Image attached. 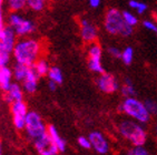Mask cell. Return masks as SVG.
Returning <instances> with one entry per match:
<instances>
[{
	"label": "cell",
	"mask_w": 157,
	"mask_h": 155,
	"mask_svg": "<svg viewBox=\"0 0 157 155\" xmlns=\"http://www.w3.org/2000/svg\"><path fill=\"white\" fill-rule=\"evenodd\" d=\"M41 52V45L37 39L22 38L16 42V45L12 51L16 63L33 68V64L39 60Z\"/></svg>",
	"instance_id": "1"
},
{
	"label": "cell",
	"mask_w": 157,
	"mask_h": 155,
	"mask_svg": "<svg viewBox=\"0 0 157 155\" xmlns=\"http://www.w3.org/2000/svg\"><path fill=\"white\" fill-rule=\"evenodd\" d=\"M117 128L121 136L129 141L135 147L145 145L147 141V133L140 123L134 120H123L119 122Z\"/></svg>",
	"instance_id": "2"
},
{
	"label": "cell",
	"mask_w": 157,
	"mask_h": 155,
	"mask_svg": "<svg viewBox=\"0 0 157 155\" xmlns=\"http://www.w3.org/2000/svg\"><path fill=\"white\" fill-rule=\"evenodd\" d=\"M104 27L109 34H118L121 37H129L133 34L134 28L129 27L123 19L121 11L117 8H109L105 15Z\"/></svg>",
	"instance_id": "3"
},
{
	"label": "cell",
	"mask_w": 157,
	"mask_h": 155,
	"mask_svg": "<svg viewBox=\"0 0 157 155\" xmlns=\"http://www.w3.org/2000/svg\"><path fill=\"white\" fill-rule=\"evenodd\" d=\"M121 110L126 115L136 121V122L144 124L151 120V114L146 110L144 102L139 101L137 98H128L125 99L121 104Z\"/></svg>",
	"instance_id": "4"
},
{
	"label": "cell",
	"mask_w": 157,
	"mask_h": 155,
	"mask_svg": "<svg viewBox=\"0 0 157 155\" xmlns=\"http://www.w3.org/2000/svg\"><path fill=\"white\" fill-rule=\"evenodd\" d=\"M47 128L45 121L42 120L39 113L36 111H29L26 116V125H25V131L27 135L31 140H37L42 135L47 134Z\"/></svg>",
	"instance_id": "5"
},
{
	"label": "cell",
	"mask_w": 157,
	"mask_h": 155,
	"mask_svg": "<svg viewBox=\"0 0 157 155\" xmlns=\"http://www.w3.org/2000/svg\"><path fill=\"white\" fill-rule=\"evenodd\" d=\"M8 22H9V27L16 33V36H28L36 30V24L33 20L19 15V13H16V12L9 16Z\"/></svg>",
	"instance_id": "6"
},
{
	"label": "cell",
	"mask_w": 157,
	"mask_h": 155,
	"mask_svg": "<svg viewBox=\"0 0 157 155\" xmlns=\"http://www.w3.org/2000/svg\"><path fill=\"white\" fill-rule=\"evenodd\" d=\"M11 112H12V121L13 125L17 130H25L26 125V116L28 114V106L26 102H15L11 104Z\"/></svg>",
	"instance_id": "7"
},
{
	"label": "cell",
	"mask_w": 157,
	"mask_h": 155,
	"mask_svg": "<svg viewBox=\"0 0 157 155\" xmlns=\"http://www.w3.org/2000/svg\"><path fill=\"white\" fill-rule=\"evenodd\" d=\"M96 84L101 92L107 93V94H112L119 89V83L116 77H114L110 73H106V72L98 77V79L96 80Z\"/></svg>",
	"instance_id": "8"
},
{
	"label": "cell",
	"mask_w": 157,
	"mask_h": 155,
	"mask_svg": "<svg viewBox=\"0 0 157 155\" xmlns=\"http://www.w3.org/2000/svg\"><path fill=\"white\" fill-rule=\"evenodd\" d=\"M88 139L90 141L91 147L96 151L98 154L105 155L109 152V143L105 135L99 131H93L89 133Z\"/></svg>",
	"instance_id": "9"
},
{
	"label": "cell",
	"mask_w": 157,
	"mask_h": 155,
	"mask_svg": "<svg viewBox=\"0 0 157 155\" xmlns=\"http://www.w3.org/2000/svg\"><path fill=\"white\" fill-rule=\"evenodd\" d=\"M33 146L37 153L39 155H54L58 154V150L52 143V139L48 134H45L40 136L39 139L33 141Z\"/></svg>",
	"instance_id": "10"
},
{
	"label": "cell",
	"mask_w": 157,
	"mask_h": 155,
	"mask_svg": "<svg viewBox=\"0 0 157 155\" xmlns=\"http://www.w3.org/2000/svg\"><path fill=\"white\" fill-rule=\"evenodd\" d=\"M16 42V33L10 27H6L2 34L0 36V52L11 56Z\"/></svg>",
	"instance_id": "11"
},
{
	"label": "cell",
	"mask_w": 157,
	"mask_h": 155,
	"mask_svg": "<svg viewBox=\"0 0 157 155\" xmlns=\"http://www.w3.org/2000/svg\"><path fill=\"white\" fill-rule=\"evenodd\" d=\"M80 36L82 40L88 43H94L98 37V30L94 23L87 19L80 20Z\"/></svg>",
	"instance_id": "12"
},
{
	"label": "cell",
	"mask_w": 157,
	"mask_h": 155,
	"mask_svg": "<svg viewBox=\"0 0 157 155\" xmlns=\"http://www.w3.org/2000/svg\"><path fill=\"white\" fill-rule=\"evenodd\" d=\"M38 81H39V77L37 75V73L33 68H29L27 75L25 78V80L22 81V90L29 94H33L37 91Z\"/></svg>",
	"instance_id": "13"
},
{
	"label": "cell",
	"mask_w": 157,
	"mask_h": 155,
	"mask_svg": "<svg viewBox=\"0 0 157 155\" xmlns=\"http://www.w3.org/2000/svg\"><path fill=\"white\" fill-rule=\"evenodd\" d=\"M47 134L49 135V137L52 139V143L55 144V146L57 147L58 153H63L67 149L66 141L63 140V137L60 136L59 132H58L57 128L55 125H48L47 128Z\"/></svg>",
	"instance_id": "14"
},
{
	"label": "cell",
	"mask_w": 157,
	"mask_h": 155,
	"mask_svg": "<svg viewBox=\"0 0 157 155\" xmlns=\"http://www.w3.org/2000/svg\"><path fill=\"white\" fill-rule=\"evenodd\" d=\"M6 101L9 103L24 101V90L20 84L17 82H12L9 90L6 92Z\"/></svg>",
	"instance_id": "15"
},
{
	"label": "cell",
	"mask_w": 157,
	"mask_h": 155,
	"mask_svg": "<svg viewBox=\"0 0 157 155\" xmlns=\"http://www.w3.org/2000/svg\"><path fill=\"white\" fill-rule=\"evenodd\" d=\"M12 70L9 67L0 68V89L7 92L12 84Z\"/></svg>",
	"instance_id": "16"
},
{
	"label": "cell",
	"mask_w": 157,
	"mask_h": 155,
	"mask_svg": "<svg viewBox=\"0 0 157 155\" xmlns=\"http://www.w3.org/2000/svg\"><path fill=\"white\" fill-rule=\"evenodd\" d=\"M28 70H29L28 67L19 64V63H15V66L12 68V77L17 82L22 83V81L25 80V78L28 73Z\"/></svg>",
	"instance_id": "17"
},
{
	"label": "cell",
	"mask_w": 157,
	"mask_h": 155,
	"mask_svg": "<svg viewBox=\"0 0 157 155\" xmlns=\"http://www.w3.org/2000/svg\"><path fill=\"white\" fill-rule=\"evenodd\" d=\"M48 78H49V81H52L55 83L59 85L63 82V71H61L60 68H58L56 66H52L50 67L49 69V72H48Z\"/></svg>",
	"instance_id": "18"
},
{
	"label": "cell",
	"mask_w": 157,
	"mask_h": 155,
	"mask_svg": "<svg viewBox=\"0 0 157 155\" xmlns=\"http://www.w3.org/2000/svg\"><path fill=\"white\" fill-rule=\"evenodd\" d=\"M121 92L125 96V99L135 98V96H136V90H135V87H134V84L130 79H128V78L125 79V83L121 88Z\"/></svg>",
	"instance_id": "19"
},
{
	"label": "cell",
	"mask_w": 157,
	"mask_h": 155,
	"mask_svg": "<svg viewBox=\"0 0 157 155\" xmlns=\"http://www.w3.org/2000/svg\"><path fill=\"white\" fill-rule=\"evenodd\" d=\"M33 69L35 70V72L37 73V75H38L39 78H41V77H44V75L48 74L50 67H49V63L47 62L46 60L39 59L36 63H35V64H33Z\"/></svg>",
	"instance_id": "20"
},
{
	"label": "cell",
	"mask_w": 157,
	"mask_h": 155,
	"mask_svg": "<svg viewBox=\"0 0 157 155\" xmlns=\"http://www.w3.org/2000/svg\"><path fill=\"white\" fill-rule=\"evenodd\" d=\"M88 68H89V70H91L95 73H98V74L105 73V69H104L100 58H89L88 59Z\"/></svg>",
	"instance_id": "21"
},
{
	"label": "cell",
	"mask_w": 157,
	"mask_h": 155,
	"mask_svg": "<svg viewBox=\"0 0 157 155\" xmlns=\"http://www.w3.org/2000/svg\"><path fill=\"white\" fill-rule=\"evenodd\" d=\"M121 60L123 61L124 64L129 66L134 60V49L132 47H126L124 50L121 51Z\"/></svg>",
	"instance_id": "22"
},
{
	"label": "cell",
	"mask_w": 157,
	"mask_h": 155,
	"mask_svg": "<svg viewBox=\"0 0 157 155\" xmlns=\"http://www.w3.org/2000/svg\"><path fill=\"white\" fill-rule=\"evenodd\" d=\"M121 16H123V19L126 22V24H128L129 27L134 28L138 23V18L136 17V15H134L133 12L125 10V11H121Z\"/></svg>",
	"instance_id": "23"
},
{
	"label": "cell",
	"mask_w": 157,
	"mask_h": 155,
	"mask_svg": "<svg viewBox=\"0 0 157 155\" xmlns=\"http://www.w3.org/2000/svg\"><path fill=\"white\" fill-rule=\"evenodd\" d=\"M88 56H89V58H100L101 59V57H103V50H101V47H100L99 43L94 42V43L89 45Z\"/></svg>",
	"instance_id": "24"
},
{
	"label": "cell",
	"mask_w": 157,
	"mask_h": 155,
	"mask_svg": "<svg viewBox=\"0 0 157 155\" xmlns=\"http://www.w3.org/2000/svg\"><path fill=\"white\" fill-rule=\"evenodd\" d=\"M129 7L132 9H135L138 15H142L147 10V5L145 2H140V1H137V0H130Z\"/></svg>",
	"instance_id": "25"
},
{
	"label": "cell",
	"mask_w": 157,
	"mask_h": 155,
	"mask_svg": "<svg viewBox=\"0 0 157 155\" xmlns=\"http://www.w3.org/2000/svg\"><path fill=\"white\" fill-rule=\"evenodd\" d=\"M26 5L33 11H41L45 8V1L42 0H28Z\"/></svg>",
	"instance_id": "26"
},
{
	"label": "cell",
	"mask_w": 157,
	"mask_h": 155,
	"mask_svg": "<svg viewBox=\"0 0 157 155\" xmlns=\"http://www.w3.org/2000/svg\"><path fill=\"white\" fill-rule=\"evenodd\" d=\"M8 3H9L10 9L16 13H17V11H20V10L24 9L25 6H26V1H24V0H10Z\"/></svg>",
	"instance_id": "27"
},
{
	"label": "cell",
	"mask_w": 157,
	"mask_h": 155,
	"mask_svg": "<svg viewBox=\"0 0 157 155\" xmlns=\"http://www.w3.org/2000/svg\"><path fill=\"white\" fill-rule=\"evenodd\" d=\"M144 105H145L146 110L148 111V113L153 115V114H157V102L154 100H146L144 101Z\"/></svg>",
	"instance_id": "28"
},
{
	"label": "cell",
	"mask_w": 157,
	"mask_h": 155,
	"mask_svg": "<svg viewBox=\"0 0 157 155\" xmlns=\"http://www.w3.org/2000/svg\"><path fill=\"white\" fill-rule=\"evenodd\" d=\"M77 143H78V145L80 146V147H82V149H91V144H90V141H89V139H88L87 136H84V135H82V136H79L78 139H77Z\"/></svg>",
	"instance_id": "29"
},
{
	"label": "cell",
	"mask_w": 157,
	"mask_h": 155,
	"mask_svg": "<svg viewBox=\"0 0 157 155\" xmlns=\"http://www.w3.org/2000/svg\"><path fill=\"white\" fill-rule=\"evenodd\" d=\"M143 26H144L147 30H149V31H153V32L157 33V24L155 23L154 21L144 20L143 21Z\"/></svg>",
	"instance_id": "30"
},
{
	"label": "cell",
	"mask_w": 157,
	"mask_h": 155,
	"mask_svg": "<svg viewBox=\"0 0 157 155\" xmlns=\"http://www.w3.org/2000/svg\"><path fill=\"white\" fill-rule=\"evenodd\" d=\"M108 53L110 54L113 58H116V59H121V51L119 50L117 47H109Z\"/></svg>",
	"instance_id": "31"
},
{
	"label": "cell",
	"mask_w": 157,
	"mask_h": 155,
	"mask_svg": "<svg viewBox=\"0 0 157 155\" xmlns=\"http://www.w3.org/2000/svg\"><path fill=\"white\" fill-rule=\"evenodd\" d=\"M10 54L7 53H1L0 52V68L1 67H8V63L10 61Z\"/></svg>",
	"instance_id": "32"
},
{
	"label": "cell",
	"mask_w": 157,
	"mask_h": 155,
	"mask_svg": "<svg viewBox=\"0 0 157 155\" xmlns=\"http://www.w3.org/2000/svg\"><path fill=\"white\" fill-rule=\"evenodd\" d=\"M134 154L135 155H151L148 152V150L145 146H138V147H134Z\"/></svg>",
	"instance_id": "33"
},
{
	"label": "cell",
	"mask_w": 157,
	"mask_h": 155,
	"mask_svg": "<svg viewBox=\"0 0 157 155\" xmlns=\"http://www.w3.org/2000/svg\"><path fill=\"white\" fill-rule=\"evenodd\" d=\"M5 23H3V17H2V1L0 0V36L2 34L5 30Z\"/></svg>",
	"instance_id": "34"
},
{
	"label": "cell",
	"mask_w": 157,
	"mask_h": 155,
	"mask_svg": "<svg viewBox=\"0 0 157 155\" xmlns=\"http://www.w3.org/2000/svg\"><path fill=\"white\" fill-rule=\"evenodd\" d=\"M89 6L91 7V8H98V7L100 6V0H89Z\"/></svg>",
	"instance_id": "35"
},
{
	"label": "cell",
	"mask_w": 157,
	"mask_h": 155,
	"mask_svg": "<svg viewBox=\"0 0 157 155\" xmlns=\"http://www.w3.org/2000/svg\"><path fill=\"white\" fill-rule=\"evenodd\" d=\"M57 87H58L57 84L55 83V82H52V81H49V82H48V89L50 90L52 92V91H56Z\"/></svg>",
	"instance_id": "36"
},
{
	"label": "cell",
	"mask_w": 157,
	"mask_h": 155,
	"mask_svg": "<svg viewBox=\"0 0 157 155\" xmlns=\"http://www.w3.org/2000/svg\"><path fill=\"white\" fill-rule=\"evenodd\" d=\"M126 155H135V154H134V150H133V149L129 150V151L127 152V154H126Z\"/></svg>",
	"instance_id": "37"
},
{
	"label": "cell",
	"mask_w": 157,
	"mask_h": 155,
	"mask_svg": "<svg viewBox=\"0 0 157 155\" xmlns=\"http://www.w3.org/2000/svg\"><path fill=\"white\" fill-rule=\"evenodd\" d=\"M0 155H2L1 154V145H0Z\"/></svg>",
	"instance_id": "38"
},
{
	"label": "cell",
	"mask_w": 157,
	"mask_h": 155,
	"mask_svg": "<svg viewBox=\"0 0 157 155\" xmlns=\"http://www.w3.org/2000/svg\"><path fill=\"white\" fill-rule=\"evenodd\" d=\"M156 135H157V128H156Z\"/></svg>",
	"instance_id": "39"
},
{
	"label": "cell",
	"mask_w": 157,
	"mask_h": 155,
	"mask_svg": "<svg viewBox=\"0 0 157 155\" xmlns=\"http://www.w3.org/2000/svg\"><path fill=\"white\" fill-rule=\"evenodd\" d=\"M54 155H59V154H54Z\"/></svg>",
	"instance_id": "40"
},
{
	"label": "cell",
	"mask_w": 157,
	"mask_h": 155,
	"mask_svg": "<svg viewBox=\"0 0 157 155\" xmlns=\"http://www.w3.org/2000/svg\"><path fill=\"white\" fill-rule=\"evenodd\" d=\"M156 36H157V33H156Z\"/></svg>",
	"instance_id": "41"
}]
</instances>
